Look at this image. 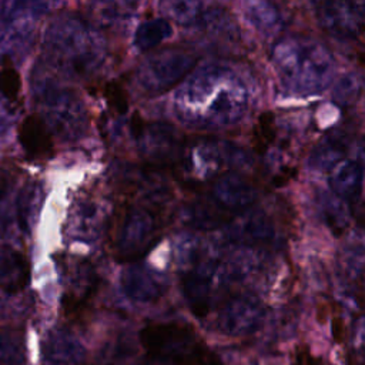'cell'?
I'll return each instance as SVG.
<instances>
[{
    "mask_svg": "<svg viewBox=\"0 0 365 365\" xmlns=\"http://www.w3.org/2000/svg\"><path fill=\"white\" fill-rule=\"evenodd\" d=\"M104 98L107 100V104L117 113V114H125L128 110V96L127 91L118 84V83H107L103 88Z\"/></svg>",
    "mask_w": 365,
    "mask_h": 365,
    "instance_id": "obj_19",
    "label": "cell"
},
{
    "mask_svg": "<svg viewBox=\"0 0 365 365\" xmlns=\"http://www.w3.org/2000/svg\"><path fill=\"white\" fill-rule=\"evenodd\" d=\"M291 365H322L321 358L312 355L309 346L298 345L294 349Z\"/></svg>",
    "mask_w": 365,
    "mask_h": 365,
    "instance_id": "obj_20",
    "label": "cell"
},
{
    "mask_svg": "<svg viewBox=\"0 0 365 365\" xmlns=\"http://www.w3.org/2000/svg\"><path fill=\"white\" fill-rule=\"evenodd\" d=\"M30 279L26 255L9 244H0V289L16 294L23 291Z\"/></svg>",
    "mask_w": 365,
    "mask_h": 365,
    "instance_id": "obj_10",
    "label": "cell"
},
{
    "mask_svg": "<svg viewBox=\"0 0 365 365\" xmlns=\"http://www.w3.org/2000/svg\"><path fill=\"white\" fill-rule=\"evenodd\" d=\"M234 234L245 241H271L274 230L265 215L254 214L240 225V230H234Z\"/></svg>",
    "mask_w": 365,
    "mask_h": 365,
    "instance_id": "obj_15",
    "label": "cell"
},
{
    "mask_svg": "<svg viewBox=\"0 0 365 365\" xmlns=\"http://www.w3.org/2000/svg\"><path fill=\"white\" fill-rule=\"evenodd\" d=\"M275 138V127H274V115L272 113H264L259 115L251 133L252 148L258 154H264Z\"/></svg>",
    "mask_w": 365,
    "mask_h": 365,
    "instance_id": "obj_17",
    "label": "cell"
},
{
    "mask_svg": "<svg viewBox=\"0 0 365 365\" xmlns=\"http://www.w3.org/2000/svg\"><path fill=\"white\" fill-rule=\"evenodd\" d=\"M181 287L191 312L198 318H204L215 304L218 294V268L210 261L201 262L182 274Z\"/></svg>",
    "mask_w": 365,
    "mask_h": 365,
    "instance_id": "obj_4",
    "label": "cell"
},
{
    "mask_svg": "<svg viewBox=\"0 0 365 365\" xmlns=\"http://www.w3.org/2000/svg\"><path fill=\"white\" fill-rule=\"evenodd\" d=\"M161 202H123L113 215L108 241L113 255L124 262L143 258L160 240L164 228Z\"/></svg>",
    "mask_w": 365,
    "mask_h": 365,
    "instance_id": "obj_1",
    "label": "cell"
},
{
    "mask_svg": "<svg viewBox=\"0 0 365 365\" xmlns=\"http://www.w3.org/2000/svg\"><path fill=\"white\" fill-rule=\"evenodd\" d=\"M344 151H345L344 141L339 137H334L317 150V153L314 155V158H315L314 161L319 167H328L329 164L336 161V158H339L344 154Z\"/></svg>",
    "mask_w": 365,
    "mask_h": 365,
    "instance_id": "obj_18",
    "label": "cell"
},
{
    "mask_svg": "<svg viewBox=\"0 0 365 365\" xmlns=\"http://www.w3.org/2000/svg\"><path fill=\"white\" fill-rule=\"evenodd\" d=\"M332 336L336 342H342L345 338V324L339 317H335L332 321Z\"/></svg>",
    "mask_w": 365,
    "mask_h": 365,
    "instance_id": "obj_22",
    "label": "cell"
},
{
    "mask_svg": "<svg viewBox=\"0 0 365 365\" xmlns=\"http://www.w3.org/2000/svg\"><path fill=\"white\" fill-rule=\"evenodd\" d=\"M0 94L10 104H17L21 94L20 74L7 58L0 64Z\"/></svg>",
    "mask_w": 365,
    "mask_h": 365,
    "instance_id": "obj_16",
    "label": "cell"
},
{
    "mask_svg": "<svg viewBox=\"0 0 365 365\" xmlns=\"http://www.w3.org/2000/svg\"><path fill=\"white\" fill-rule=\"evenodd\" d=\"M210 200L220 210L234 217L237 211L248 208L257 200V192L242 177L228 174L212 184Z\"/></svg>",
    "mask_w": 365,
    "mask_h": 365,
    "instance_id": "obj_5",
    "label": "cell"
},
{
    "mask_svg": "<svg viewBox=\"0 0 365 365\" xmlns=\"http://www.w3.org/2000/svg\"><path fill=\"white\" fill-rule=\"evenodd\" d=\"M361 180H362V170L361 165L352 161H346L338 167L335 174L331 177V187L332 190L351 201L361 192Z\"/></svg>",
    "mask_w": 365,
    "mask_h": 365,
    "instance_id": "obj_12",
    "label": "cell"
},
{
    "mask_svg": "<svg viewBox=\"0 0 365 365\" xmlns=\"http://www.w3.org/2000/svg\"><path fill=\"white\" fill-rule=\"evenodd\" d=\"M171 33H173V29L167 20L151 19L140 24V27L135 31L134 43H135V47H138L141 51H145L163 43L165 38L171 36Z\"/></svg>",
    "mask_w": 365,
    "mask_h": 365,
    "instance_id": "obj_14",
    "label": "cell"
},
{
    "mask_svg": "<svg viewBox=\"0 0 365 365\" xmlns=\"http://www.w3.org/2000/svg\"><path fill=\"white\" fill-rule=\"evenodd\" d=\"M121 284L125 295L137 302H154L165 291V282L160 274L143 265H131L124 269Z\"/></svg>",
    "mask_w": 365,
    "mask_h": 365,
    "instance_id": "obj_7",
    "label": "cell"
},
{
    "mask_svg": "<svg viewBox=\"0 0 365 365\" xmlns=\"http://www.w3.org/2000/svg\"><path fill=\"white\" fill-rule=\"evenodd\" d=\"M13 182H14V177L11 171L7 168H0V208L7 201L13 188Z\"/></svg>",
    "mask_w": 365,
    "mask_h": 365,
    "instance_id": "obj_21",
    "label": "cell"
},
{
    "mask_svg": "<svg viewBox=\"0 0 365 365\" xmlns=\"http://www.w3.org/2000/svg\"><path fill=\"white\" fill-rule=\"evenodd\" d=\"M86 358V348L66 329H53L41 345L44 365H80Z\"/></svg>",
    "mask_w": 365,
    "mask_h": 365,
    "instance_id": "obj_6",
    "label": "cell"
},
{
    "mask_svg": "<svg viewBox=\"0 0 365 365\" xmlns=\"http://www.w3.org/2000/svg\"><path fill=\"white\" fill-rule=\"evenodd\" d=\"M26 361L24 335L14 327H0V365H21Z\"/></svg>",
    "mask_w": 365,
    "mask_h": 365,
    "instance_id": "obj_13",
    "label": "cell"
},
{
    "mask_svg": "<svg viewBox=\"0 0 365 365\" xmlns=\"http://www.w3.org/2000/svg\"><path fill=\"white\" fill-rule=\"evenodd\" d=\"M194 57L187 53H163L161 56H155V58L147 63L145 74L150 73V76L154 78L153 84L157 86L158 90H164L184 77V74L194 66Z\"/></svg>",
    "mask_w": 365,
    "mask_h": 365,
    "instance_id": "obj_9",
    "label": "cell"
},
{
    "mask_svg": "<svg viewBox=\"0 0 365 365\" xmlns=\"http://www.w3.org/2000/svg\"><path fill=\"white\" fill-rule=\"evenodd\" d=\"M19 143L26 154L34 160L50 158L54 153L51 128L38 114H30L19 125Z\"/></svg>",
    "mask_w": 365,
    "mask_h": 365,
    "instance_id": "obj_8",
    "label": "cell"
},
{
    "mask_svg": "<svg viewBox=\"0 0 365 365\" xmlns=\"http://www.w3.org/2000/svg\"><path fill=\"white\" fill-rule=\"evenodd\" d=\"M138 339L148 358L161 365H224L188 324H148Z\"/></svg>",
    "mask_w": 365,
    "mask_h": 365,
    "instance_id": "obj_2",
    "label": "cell"
},
{
    "mask_svg": "<svg viewBox=\"0 0 365 365\" xmlns=\"http://www.w3.org/2000/svg\"><path fill=\"white\" fill-rule=\"evenodd\" d=\"M265 309L258 298L248 294L228 298L220 308L217 327L228 336H245L255 332L264 319Z\"/></svg>",
    "mask_w": 365,
    "mask_h": 365,
    "instance_id": "obj_3",
    "label": "cell"
},
{
    "mask_svg": "<svg viewBox=\"0 0 365 365\" xmlns=\"http://www.w3.org/2000/svg\"><path fill=\"white\" fill-rule=\"evenodd\" d=\"M43 188L38 182L26 184L17 197V218L23 230L29 231L36 222L37 214L41 208Z\"/></svg>",
    "mask_w": 365,
    "mask_h": 365,
    "instance_id": "obj_11",
    "label": "cell"
},
{
    "mask_svg": "<svg viewBox=\"0 0 365 365\" xmlns=\"http://www.w3.org/2000/svg\"><path fill=\"white\" fill-rule=\"evenodd\" d=\"M4 125L7 127V117H4L3 111L0 110V131L4 128Z\"/></svg>",
    "mask_w": 365,
    "mask_h": 365,
    "instance_id": "obj_23",
    "label": "cell"
}]
</instances>
